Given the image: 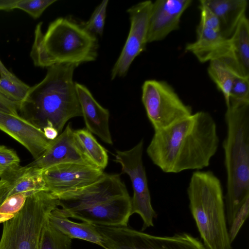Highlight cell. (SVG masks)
Listing matches in <instances>:
<instances>
[{
    "label": "cell",
    "mask_w": 249,
    "mask_h": 249,
    "mask_svg": "<svg viewBox=\"0 0 249 249\" xmlns=\"http://www.w3.org/2000/svg\"><path fill=\"white\" fill-rule=\"evenodd\" d=\"M42 130L45 137L50 141H53L56 139L59 134L57 130L54 127L51 125L44 127Z\"/></svg>",
    "instance_id": "d590c367"
},
{
    "label": "cell",
    "mask_w": 249,
    "mask_h": 249,
    "mask_svg": "<svg viewBox=\"0 0 249 249\" xmlns=\"http://www.w3.org/2000/svg\"><path fill=\"white\" fill-rule=\"evenodd\" d=\"M189 207L207 249H232L221 181L211 171H196L187 188Z\"/></svg>",
    "instance_id": "5b68a950"
},
{
    "label": "cell",
    "mask_w": 249,
    "mask_h": 249,
    "mask_svg": "<svg viewBox=\"0 0 249 249\" xmlns=\"http://www.w3.org/2000/svg\"><path fill=\"white\" fill-rule=\"evenodd\" d=\"M0 130L24 146L35 160L47 149L52 141L43 130L28 120L0 110Z\"/></svg>",
    "instance_id": "2e32d148"
},
{
    "label": "cell",
    "mask_w": 249,
    "mask_h": 249,
    "mask_svg": "<svg viewBox=\"0 0 249 249\" xmlns=\"http://www.w3.org/2000/svg\"><path fill=\"white\" fill-rule=\"evenodd\" d=\"M77 67L65 64L48 68L44 78L30 87L19 110L42 130L51 125L60 134L70 119L82 116L73 79Z\"/></svg>",
    "instance_id": "7a4b0ae2"
},
{
    "label": "cell",
    "mask_w": 249,
    "mask_h": 249,
    "mask_svg": "<svg viewBox=\"0 0 249 249\" xmlns=\"http://www.w3.org/2000/svg\"><path fill=\"white\" fill-rule=\"evenodd\" d=\"M129 194L119 174L105 175L94 183L57 196L58 206L65 213L87 209L104 202Z\"/></svg>",
    "instance_id": "30bf717a"
},
{
    "label": "cell",
    "mask_w": 249,
    "mask_h": 249,
    "mask_svg": "<svg viewBox=\"0 0 249 249\" xmlns=\"http://www.w3.org/2000/svg\"><path fill=\"white\" fill-rule=\"evenodd\" d=\"M192 0H157L152 2L150 13L147 41L164 39L179 28L180 18Z\"/></svg>",
    "instance_id": "9a60e30c"
},
{
    "label": "cell",
    "mask_w": 249,
    "mask_h": 249,
    "mask_svg": "<svg viewBox=\"0 0 249 249\" xmlns=\"http://www.w3.org/2000/svg\"><path fill=\"white\" fill-rule=\"evenodd\" d=\"M142 101L154 131L184 118L193 113L173 88L164 81L147 80L142 86Z\"/></svg>",
    "instance_id": "ba28073f"
},
{
    "label": "cell",
    "mask_w": 249,
    "mask_h": 249,
    "mask_svg": "<svg viewBox=\"0 0 249 249\" xmlns=\"http://www.w3.org/2000/svg\"><path fill=\"white\" fill-rule=\"evenodd\" d=\"M105 174L96 167L73 163L56 165L42 173L46 191L56 196L90 185Z\"/></svg>",
    "instance_id": "7c38bea8"
},
{
    "label": "cell",
    "mask_w": 249,
    "mask_h": 249,
    "mask_svg": "<svg viewBox=\"0 0 249 249\" xmlns=\"http://www.w3.org/2000/svg\"><path fill=\"white\" fill-rule=\"evenodd\" d=\"M199 3L200 20L198 26L219 32V23L215 15L202 0Z\"/></svg>",
    "instance_id": "d6a6232c"
},
{
    "label": "cell",
    "mask_w": 249,
    "mask_h": 249,
    "mask_svg": "<svg viewBox=\"0 0 249 249\" xmlns=\"http://www.w3.org/2000/svg\"><path fill=\"white\" fill-rule=\"evenodd\" d=\"M70 163L96 167L77 143L70 123L56 139L52 141L38 158L27 165L43 171L56 165Z\"/></svg>",
    "instance_id": "4fadbf2b"
},
{
    "label": "cell",
    "mask_w": 249,
    "mask_h": 249,
    "mask_svg": "<svg viewBox=\"0 0 249 249\" xmlns=\"http://www.w3.org/2000/svg\"><path fill=\"white\" fill-rule=\"evenodd\" d=\"M215 15L220 25L219 33L230 38L238 23L246 15L247 0H202Z\"/></svg>",
    "instance_id": "d6986e66"
},
{
    "label": "cell",
    "mask_w": 249,
    "mask_h": 249,
    "mask_svg": "<svg viewBox=\"0 0 249 249\" xmlns=\"http://www.w3.org/2000/svg\"><path fill=\"white\" fill-rule=\"evenodd\" d=\"M249 215V198L242 204L236 213L228 230L231 243L235 240L243 224Z\"/></svg>",
    "instance_id": "1f68e13d"
},
{
    "label": "cell",
    "mask_w": 249,
    "mask_h": 249,
    "mask_svg": "<svg viewBox=\"0 0 249 249\" xmlns=\"http://www.w3.org/2000/svg\"><path fill=\"white\" fill-rule=\"evenodd\" d=\"M219 144L214 119L200 111L154 131L146 153L162 172L178 173L208 167Z\"/></svg>",
    "instance_id": "6da1fadb"
},
{
    "label": "cell",
    "mask_w": 249,
    "mask_h": 249,
    "mask_svg": "<svg viewBox=\"0 0 249 249\" xmlns=\"http://www.w3.org/2000/svg\"><path fill=\"white\" fill-rule=\"evenodd\" d=\"M0 110L8 113L18 115L19 104L8 99L0 93Z\"/></svg>",
    "instance_id": "836d02e7"
},
{
    "label": "cell",
    "mask_w": 249,
    "mask_h": 249,
    "mask_svg": "<svg viewBox=\"0 0 249 249\" xmlns=\"http://www.w3.org/2000/svg\"><path fill=\"white\" fill-rule=\"evenodd\" d=\"M143 141L141 140L132 148L116 151L115 161L119 163L122 173L131 181L133 195L131 197V213L140 215L143 221L142 231L154 226L157 213L153 209L142 161Z\"/></svg>",
    "instance_id": "9c48e42d"
},
{
    "label": "cell",
    "mask_w": 249,
    "mask_h": 249,
    "mask_svg": "<svg viewBox=\"0 0 249 249\" xmlns=\"http://www.w3.org/2000/svg\"><path fill=\"white\" fill-rule=\"evenodd\" d=\"M30 87L16 75L0 76V93L19 105L25 98Z\"/></svg>",
    "instance_id": "484cf974"
},
{
    "label": "cell",
    "mask_w": 249,
    "mask_h": 249,
    "mask_svg": "<svg viewBox=\"0 0 249 249\" xmlns=\"http://www.w3.org/2000/svg\"><path fill=\"white\" fill-rule=\"evenodd\" d=\"M249 101V77L235 75L229 100Z\"/></svg>",
    "instance_id": "4dcf8cb0"
},
{
    "label": "cell",
    "mask_w": 249,
    "mask_h": 249,
    "mask_svg": "<svg viewBox=\"0 0 249 249\" xmlns=\"http://www.w3.org/2000/svg\"><path fill=\"white\" fill-rule=\"evenodd\" d=\"M75 87L87 129L105 143L112 145L108 110L97 102L86 86L75 82Z\"/></svg>",
    "instance_id": "ac0fdd59"
},
{
    "label": "cell",
    "mask_w": 249,
    "mask_h": 249,
    "mask_svg": "<svg viewBox=\"0 0 249 249\" xmlns=\"http://www.w3.org/2000/svg\"><path fill=\"white\" fill-rule=\"evenodd\" d=\"M95 226L105 249H207L198 238L186 232L156 236L127 227Z\"/></svg>",
    "instance_id": "52a82bcc"
},
{
    "label": "cell",
    "mask_w": 249,
    "mask_h": 249,
    "mask_svg": "<svg viewBox=\"0 0 249 249\" xmlns=\"http://www.w3.org/2000/svg\"><path fill=\"white\" fill-rule=\"evenodd\" d=\"M152 2L138 3L127 10L130 27L122 52L111 72V79L125 76L135 58L145 49L149 18Z\"/></svg>",
    "instance_id": "8fae6325"
},
{
    "label": "cell",
    "mask_w": 249,
    "mask_h": 249,
    "mask_svg": "<svg viewBox=\"0 0 249 249\" xmlns=\"http://www.w3.org/2000/svg\"><path fill=\"white\" fill-rule=\"evenodd\" d=\"M208 73L223 93L226 105L227 104L235 76L237 74L241 75L236 63L232 60L211 61L208 68Z\"/></svg>",
    "instance_id": "7402d4cb"
},
{
    "label": "cell",
    "mask_w": 249,
    "mask_h": 249,
    "mask_svg": "<svg viewBox=\"0 0 249 249\" xmlns=\"http://www.w3.org/2000/svg\"><path fill=\"white\" fill-rule=\"evenodd\" d=\"M72 239L59 231L47 220L41 235L39 249H71Z\"/></svg>",
    "instance_id": "d4e9b609"
},
{
    "label": "cell",
    "mask_w": 249,
    "mask_h": 249,
    "mask_svg": "<svg viewBox=\"0 0 249 249\" xmlns=\"http://www.w3.org/2000/svg\"><path fill=\"white\" fill-rule=\"evenodd\" d=\"M226 105L227 132L223 142L227 176L224 202L230 226L249 198V101L229 100Z\"/></svg>",
    "instance_id": "3957f363"
},
{
    "label": "cell",
    "mask_w": 249,
    "mask_h": 249,
    "mask_svg": "<svg viewBox=\"0 0 249 249\" xmlns=\"http://www.w3.org/2000/svg\"><path fill=\"white\" fill-rule=\"evenodd\" d=\"M58 206L57 197L48 191L28 196L20 210L3 223L0 249H39L48 215Z\"/></svg>",
    "instance_id": "8992f818"
},
{
    "label": "cell",
    "mask_w": 249,
    "mask_h": 249,
    "mask_svg": "<svg viewBox=\"0 0 249 249\" xmlns=\"http://www.w3.org/2000/svg\"><path fill=\"white\" fill-rule=\"evenodd\" d=\"M14 74L11 73L8 69L6 68L4 64L0 60V76L12 77Z\"/></svg>",
    "instance_id": "74e56055"
},
{
    "label": "cell",
    "mask_w": 249,
    "mask_h": 249,
    "mask_svg": "<svg viewBox=\"0 0 249 249\" xmlns=\"http://www.w3.org/2000/svg\"><path fill=\"white\" fill-rule=\"evenodd\" d=\"M234 60L241 75L249 77V21L245 15L230 37Z\"/></svg>",
    "instance_id": "603a6c76"
},
{
    "label": "cell",
    "mask_w": 249,
    "mask_h": 249,
    "mask_svg": "<svg viewBox=\"0 0 249 249\" xmlns=\"http://www.w3.org/2000/svg\"><path fill=\"white\" fill-rule=\"evenodd\" d=\"M42 26L40 22L36 27L30 52L36 67L49 68L65 64L78 66L96 59L99 48L96 36L81 24L59 18L49 24L45 33Z\"/></svg>",
    "instance_id": "277c9868"
},
{
    "label": "cell",
    "mask_w": 249,
    "mask_h": 249,
    "mask_svg": "<svg viewBox=\"0 0 249 249\" xmlns=\"http://www.w3.org/2000/svg\"><path fill=\"white\" fill-rule=\"evenodd\" d=\"M19 0H0V10L10 11L16 9Z\"/></svg>",
    "instance_id": "8d00e7d4"
},
{
    "label": "cell",
    "mask_w": 249,
    "mask_h": 249,
    "mask_svg": "<svg viewBox=\"0 0 249 249\" xmlns=\"http://www.w3.org/2000/svg\"><path fill=\"white\" fill-rule=\"evenodd\" d=\"M196 39L188 43L185 50L193 54L201 63L215 60L235 61L231 40L219 32L198 26Z\"/></svg>",
    "instance_id": "e0dca14e"
},
{
    "label": "cell",
    "mask_w": 249,
    "mask_h": 249,
    "mask_svg": "<svg viewBox=\"0 0 249 249\" xmlns=\"http://www.w3.org/2000/svg\"><path fill=\"white\" fill-rule=\"evenodd\" d=\"M64 213L68 218L72 217L95 226L127 227L132 215L131 197L129 194L121 196L107 200L95 207Z\"/></svg>",
    "instance_id": "5bb4252c"
},
{
    "label": "cell",
    "mask_w": 249,
    "mask_h": 249,
    "mask_svg": "<svg viewBox=\"0 0 249 249\" xmlns=\"http://www.w3.org/2000/svg\"><path fill=\"white\" fill-rule=\"evenodd\" d=\"M28 194L17 193L7 197L0 205V224L10 220L20 210Z\"/></svg>",
    "instance_id": "4316f807"
},
{
    "label": "cell",
    "mask_w": 249,
    "mask_h": 249,
    "mask_svg": "<svg viewBox=\"0 0 249 249\" xmlns=\"http://www.w3.org/2000/svg\"><path fill=\"white\" fill-rule=\"evenodd\" d=\"M11 188V184L8 180L0 179V205L6 198Z\"/></svg>",
    "instance_id": "e575fe53"
},
{
    "label": "cell",
    "mask_w": 249,
    "mask_h": 249,
    "mask_svg": "<svg viewBox=\"0 0 249 249\" xmlns=\"http://www.w3.org/2000/svg\"><path fill=\"white\" fill-rule=\"evenodd\" d=\"M48 220L55 229L72 239L83 240L105 248L102 237L95 225L85 222L77 223L72 221L58 207L50 213Z\"/></svg>",
    "instance_id": "ffe728a7"
},
{
    "label": "cell",
    "mask_w": 249,
    "mask_h": 249,
    "mask_svg": "<svg viewBox=\"0 0 249 249\" xmlns=\"http://www.w3.org/2000/svg\"><path fill=\"white\" fill-rule=\"evenodd\" d=\"M108 2L107 0L102 1L96 7L89 19L81 24L87 31L95 36H102L103 34Z\"/></svg>",
    "instance_id": "83f0119b"
},
{
    "label": "cell",
    "mask_w": 249,
    "mask_h": 249,
    "mask_svg": "<svg viewBox=\"0 0 249 249\" xmlns=\"http://www.w3.org/2000/svg\"><path fill=\"white\" fill-rule=\"evenodd\" d=\"M75 139L86 156L98 168L104 170L108 163L106 150L87 128L74 130Z\"/></svg>",
    "instance_id": "cb8c5ba5"
},
{
    "label": "cell",
    "mask_w": 249,
    "mask_h": 249,
    "mask_svg": "<svg viewBox=\"0 0 249 249\" xmlns=\"http://www.w3.org/2000/svg\"><path fill=\"white\" fill-rule=\"evenodd\" d=\"M42 173V171L27 165L20 166L5 178L11 184L6 197L17 193H24L29 196L39 191H46Z\"/></svg>",
    "instance_id": "44dd1931"
},
{
    "label": "cell",
    "mask_w": 249,
    "mask_h": 249,
    "mask_svg": "<svg viewBox=\"0 0 249 249\" xmlns=\"http://www.w3.org/2000/svg\"><path fill=\"white\" fill-rule=\"evenodd\" d=\"M20 166V159L16 152L0 145V178L5 179Z\"/></svg>",
    "instance_id": "f1b7e54d"
},
{
    "label": "cell",
    "mask_w": 249,
    "mask_h": 249,
    "mask_svg": "<svg viewBox=\"0 0 249 249\" xmlns=\"http://www.w3.org/2000/svg\"><path fill=\"white\" fill-rule=\"evenodd\" d=\"M56 0H19L16 8L28 13L34 18L40 17L43 12Z\"/></svg>",
    "instance_id": "f546056e"
}]
</instances>
